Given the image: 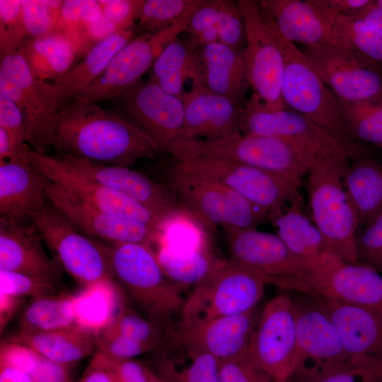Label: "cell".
I'll return each instance as SVG.
<instances>
[{"label": "cell", "mask_w": 382, "mask_h": 382, "mask_svg": "<svg viewBox=\"0 0 382 382\" xmlns=\"http://www.w3.org/2000/svg\"><path fill=\"white\" fill-rule=\"evenodd\" d=\"M51 146L93 162L130 168L162 151L143 130L99 103H71L59 114Z\"/></svg>", "instance_id": "cell-1"}, {"label": "cell", "mask_w": 382, "mask_h": 382, "mask_svg": "<svg viewBox=\"0 0 382 382\" xmlns=\"http://www.w3.org/2000/svg\"><path fill=\"white\" fill-rule=\"evenodd\" d=\"M174 160L221 158L279 175L299 187L316 165L289 143L272 137L241 132L217 139L180 138L168 149Z\"/></svg>", "instance_id": "cell-2"}, {"label": "cell", "mask_w": 382, "mask_h": 382, "mask_svg": "<svg viewBox=\"0 0 382 382\" xmlns=\"http://www.w3.org/2000/svg\"><path fill=\"white\" fill-rule=\"evenodd\" d=\"M106 248L119 286L147 319L167 328L172 318L181 312L185 299L163 272L151 244L110 243Z\"/></svg>", "instance_id": "cell-3"}, {"label": "cell", "mask_w": 382, "mask_h": 382, "mask_svg": "<svg viewBox=\"0 0 382 382\" xmlns=\"http://www.w3.org/2000/svg\"><path fill=\"white\" fill-rule=\"evenodd\" d=\"M279 37L284 59L282 96L286 108L307 117L342 142L354 159L364 156V149L345 128L339 99L304 52L295 43Z\"/></svg>", "instance_id": "cell-4"}, {"label": "cell", "mask_w": 382, "mask_h": 382, "mask_svg": "<svg viewBox=\"0 0 382 382\" xmlns=\"http://www.w3.org/2000/svg\"><path fill=\"white\" fill-rule=\"evenodd\" d=\"M350 160L328 161L306 175V189L313 223L345 262H358L359 220L345 190L343 176Z\"/></svg>", "instance_id": "cell-5"}, {"label": "cell", "mask_w": 382, "mask_h": 382, "mask_svg": "<svg viewBox=\"0 0 382 382\" xmlns=\"http://www.w3.org/2000/svg\"><path fill=\"white\" fill-rule=\"evenodd\" d=\"M171 174L214 180L238 192L267 214L279 213L301 200L299 188L270 172L221 158L198 157L174 160Z\"/></svg>", "instance_id": "cell-6"}, {"label": "cell", "mask_w": 382, "mask_h": 382, "mask_svg": "<svg viewBox=\"0 0 382 382\" xmlns=\"http://www.w3.org/2000/svg\"><path fill=\"white\" fill-rule=\"evenodd\" d=\"M268 283L274 281L231 261H224L195 286L185 299L180 322H202L248 312L255 308Z\"/></svg>", "instance_id": "cell-7"}, {"label": "cell", "mask_w": 382, "mask_h": 382, "mask_svg": "<svg viewBox=\"0 0 382 382\" xmlns=\"http://www.w3.org/2000/svg\"><path fill=\"white\" fill-rule=\"evenodd\" d=\"M31 220L54 259L81 286L118 285L106 245L79 231L50 202Z\"/></svg>", "instance_id": "cell-8"}, {"label": "cell", "mask_w": 382, "mask_h": 382, "mask_svg": "<svg viewBox=\"0 0 382 382\" xmlns=\"http://www.w3.org/2000/svg\"><path fill=\"white\" fill-rule=\"evenodd\" d=\"M240 130L245 134L282 139L316 166L331 161L354 159L342 142L311 120L289 108H267L254 93L244 108Z\"/></svg>", "instance_id": "cell-9"}, {"label": "cell", "mask_w": 382, "mask_h": 382, "mask_svg": "<svg viewBox=\"0 0 382 382\" xmlns=\"http://www.w3.org/2000/svg\"><path fill=\"white\" fill-rule=\"evenodd\" d=\"M236 2L245 26L242 54L250 88L267 108L286 109L282 96L284 59L277 30L260 1Z\"/></svg>", "instance_id": "cell-10"}, {"label": "cell", "mask_w": 382, "mask_h": 382, "mask_svg": "<svg viewBox=\"0 0 382 382\" xmlns=\"http://www.w3.org/2000/svg\"><path fill=\"white\" fill-rule=\"evenodd\" d=\"M0 93L12 100L22 112L32 149L45 153L46 148L51 146L61 110L51 83L37 79L16 52L1 57Z\"/></svg>", "instance_id": "cell-11"}, {"label": "cell", "mask_w": 382, "mask_h": 382, "mask_svg": "<svg viewBox=\"0 0 382 382\" xmlns=\"http://www.w3.org/2000/svg\"><path fill=\"white\" fill-rule=\"evenodd\" d=\"M193 12L165 29L137 35L114 55L100 76L72 103H99L117 98L137 84L163 48L185 33Z\"/></svg>", "instance_id": "cell-12"}, {"label": "cell", "mask_w": 382, "mask_h": 382, "mask_svg": "<svg viewBox=\"0 0 382 382\" xmlns=\"http://www.w3.org/2000/svg\"><path fill=\"white\" fill-rule=\"evenodd\" d=\"M175 195L204 226L252 229L267 214L238 192L220 183L171 174Z\"/></svg>", "instance_id": "cell-13"}, {"label": "cell", "mask_w": 382, "mask_h": 382, "mask_svg": "<svg viewBox=\"0 0 382 382\" xmlns=\"http://www.w3.org/2000/svg\"><path fill=\"white\" fill-rule=\"evenodd\" d=\"M224 230L230 261L272 279L277 285L310 292L308 282L313 275L311 270L277 234L255 228Z\"/></svg>", "instance_id": "cell-14"}, {"label": "cell", "mask_w": 382, "mask_h": 382, "mask_svg": "<svg viewBox=\"0 0 382 382\" xmlns=\"http://www.w3.org/2000/svg\"><path fill=\"white\" fill-rule=\"evenodd\" d=\"M248 354L274 379L287 380L297 358V322L294 301L286 294L273 298L260 314Z\"/></svg>", "instance_id": "cell-15"}, {"label": "cell", "mask_w": 382, "mask_h": 382, "mask_svg": "<svg viewBox=\"0 0 382 382\" xmlns=\"http://www.w3.org/2000/svg\"><path fill=\"white\" fill-rule=\"evenodd\" d=\"M295 308L297 358L288 382H315L352 361L335 325L317 302L295 304Z\"/></svg>", "instance_id": "cell-16"}, {"label": "cell", "mask_w": 382, "mask_h": 382, "mask_svg": "<svg viewBox=\"0 0 382 382\" xmlns=\"http://www.w3.org/2000/svg\"><path fill=\"white\" fill-rule=\"evenodd\" d=\"M303 52L340 101L382 100V66L330 43L306 47Z\"/></svg>", "instance_id": "cell-17"}, {"label": "cell", "mask_w": 382, "mask_h": 382, "mask_svg": "<svg viewBox=\"0 0 382 382\" xmlns=\"http://www.w3.org/2000/svg\"><path fill=\"white\" fill-rule=\"evenodd\" d=\"M40 178L50 204L75 228L89 238L110 243L151 244L161 241V230L141 221L105 212L80 200L42 175Z\"/></svg>", "instance_id": "cell-18"}, {"label": "cell", "mask_w": 382, "mask_h": 382, "mask_svg": "<svg viewBox=\"0 0 382 382\" xmlns=\"http://www.w3.org/2000/svg\"><path fill=\"white\" fill-rule=\"evenodd\" d=\"M56 156L80 173L146 207L163 231L173 219L190 214L164 185L131 168L99 163L64 153Z\"/></svg>", "instance_id": "cell-19"}, {"label": "cell", "mask_w": 382, "mask_h": 382, "mask_svg": "<svg viewBox=\"0 0 382 382\" xmlns=\"http://www.w3.org/2000/svg\"><path fill=\"white\" fill-rule=\"evenodd\" d=\"M25 155L40 175L80 200L105 212L141 221L163 231L160 223L146 207L80 173L57 156L31 149Z\"/></svg>", "instance_id": "cell-20"}, {"label": "cell", "mask_w": 382, "mask_h": 382, "mask_svg": "<svg viewBox=\"0 0 382 382\" xmlns=\"http://www.w3.org/2000/svg\"><path fill=\"white\" fill-rule=\"evenodd\" d=\"M118 98L128 120L146 133L162 151L182 138V98L166 92L150 79L139 82Z\"/></svg>", "instance_id": "cell-21"}, {"label": "cell", "mask_w": 382, "mask_h": 382, "mask_svg": "<svg viewBox=\"0 0 382 382\" xmlns=\"http://www.w3.org/2000/svg\"><path fill=\"white\" fill-rule=\"evenodd\" d=\"M260 315L243 313L196 322H179L176 339L188 353H207L219 361L245 353Z\"/></svg>", "instance_id": "cell-22"}, {"label": "cell", "mask_w": 382, "mask_h": 382, "mask_svg": "<svg viewBox=\"0 0 382 382\" xmlns=\"http://www.w3.org/2000/svg\"><path fill=\"white\" fill-rule=\"evenodd\" d=\"M32 220L0 217V270L21 273L57 284L62 269L50 258Z\"/></svg>", "instance_id": "cell-23"}, {"label": "cell", "mask_w": 382, "mask_h": 382, "mask_svg": "<svg viewBox=\"0 0 382 382\" xmlns=\"http://www.w3.org/2000/svg\"><path fill=\"white\" fill-rule=\"evenodd\" d=\"M313 296L354 305L382 319V274L361 262H343L308 281Z\"/></svg>", "instance_id": "cell-24"}, {"label": "cell", "mask_w": 382, "mask_h": 382, "mask_svg": "<svg viewBox=\"0 0 382 382\" xmlns=\"http://www.w3.org/2000/svg\"><path fill=\"white\" fill-rule=\"evenodd\" d=\"M196 64L192 84L245 106L250 85L242 50L221 42L200 46L195 50Z\"/></svg>", "instance_id": "cell-25"}, {"label": "cell", "mask_w": 382, "mask_h": 382, "mask_svg": "<svg viewBox=\"0 0 382 382\" xmlns=\"http://www.w3.org/2000/svg\"><path fill=\"white\" fill-rule=\"evenodd\" d=\"M184 128L182 138L217 139L241 132L244 106L192 84L182 96Z\"/></svg>", "instance_id": "cell-26"}, {"label": "cell", "mask_w": 382, "mask_h": 382, "mask_svg": "<svg viewBox=\"0 0 382 382\" xmlns=\"http://www.w3.org/2000/svg\"><path fill=\"white\" fill-rule=\"evenodd\" d=\"M260 2L283 39L299 42L306 47L329 42L337 16L328 11L320 0H261Z\"/></svg>", "instance_id": "cell-27"}, {"label": "cell", "mask_w": 382, "mask_h": 382, "mask_svg": "<svg viewBox=\"0 0 382 382\" xmlns=\"http://www.w3.org/2000/svg\"><path fill=\"white\" fill-rule=\"evenodd\" d=\"M301 202L302 199L292 202L270 219L277 230V234L290 251L311 270L313 276L345 262L303 212Z\"/></svg>", "instance_id": "cell-28"}, {"label": "cell", "mask_w": 382, "mask_h": 382, "mask_svg": "<svg viewBox=\"0 0 382 382\" xmlns=\"http://www.w3.org/2000/svg\"><path fill=\"white\" fill-rule=\"evenodd\" d=\"M351 360L382 361V319L362 308L316 297Z\"/></svg>", "instance_id": "cell-29"}, {"label": "cell", "mask_w": 382, "mask_h": 382, "mask_svg": "<svg viewBox=\"0 0 382 382\" xmlns=\"http://www.w3.org/2000/svg\"><path fill=\"white\" fill-rule=\"evenodd\" d=\"M40 175L28 159L0 162V217H32L48 204Z\"/></svg>", "instance_id": "cell-30"}, {"label": "cell", "mask_w": 382, "mask_h": 382, "mask_svg": "<svg viewBox=\"0 0 382 382\" xmlns=\"http://www.w3.org/2000/svg\"><path fill=\"white\" fill-rule=\"evenodd\" d=\"M135 37V29L107 37L94 45L67 73L52 82L60 109L77 99L100 76L114 55Z\"/></svg>", "instance_id": "cell-31"}, {"label": "cell", "mask_w": 382, "mask_h": 382, "mask_svg": "<svg viewBox=\"0 0 382 382\" xmlns=\"http://www.w3.org/2000/svg\"><path fill=\"white\" fill-rule=\"evenodd\" d=\"M26 345L45 357L69 366L96 348L95 333L78 325L47 331H18L6 340Z\"/></svg>", "instance_id": "cell-32"}, {"label": "cell", "mask_w": 382, "mask_h": 382, "mask_svg": "<svg viewBox=\"0 0 382 382\" xmlns=\"http://www.w3.org/2000/svg\"><path fill=\"white\" fill-rule=\"evenodd\" d=\"M18 52L37 79L50 83L67 73L78 56L73 43L59 33L26 37Z\"/></svg>", "instance_id": "cell-33"}, {"label": "cell", "mask_w": 382, "mask_h": 382, "mask_svg": "<svg viewBox=\"0 0 382 382\" xmlns=\"http://www.w3.org/2000/svg\"><path fill=\"white\" fill-rule=\"evenodd\" d=\"M343 183L359 225L382 212V164L365 156L355 158L348 164Z\"/></svg>", "instance_id": "cell-34"}, {"label": "cell", "mask_w": 382, "mask_h": 382, "mask_svg": "<svg viewBox=\"0 0 382 382\" xmlns=\"http://www.w3.org/2000/svg\"><path fill=\"white\" fill-rule=\"evenodd\" d=\"M75 296L65 293L32 298L18 316L20 331H47L76 325L74 317Z\"/></svg>", "instance_id": "cell-35"}, {"label": "cell", "mask_w": 382, "mask_h": 382, "mask_svg": "<svg viewBox=\"0 0 382 382\" xmlns=\"http://www.w3.org/2000/svg\"><path fill=\"white\" fill-rule=\"evenodd\" d=\"M196 49L178 37L166 45L156 59L150 80L166 92L182 98L183 84L192 79L195 71Z\"/></svg>", "instance_id": "cell-36"}, {"label": "cell", "mask_w": 382, "mask_h": 382, "mask_svg": "<svg viewBox=\"0 0 382 382\" xmlns=\"http://www.w3.org/2000/svg\"><path fill=\"white\" fill-rule=\"evenodd\" d=\"M156 253L168 279L181 286L197 285L224 262L208 245L186 254H175L161 245Z\"/></svg>", "instance_id": "cell-37"}, {"label": "cell", "mask_w": 382, "mask_h": 382, "mask_svg": "<svg viewBox=\"0 0 382 382\" xmlns=\"http://www.w3.org/2000/svg\"><path fill=\"white\" fill-rule=\"evenodd\" d=\"M328 43L382 66V35L357 18L337 16Z\"/></svg>", "instance_id": "cell-38"}, {"label": "cell", "mask_w": 382, "mask_h": 382, "mask_svg": "<svg viewBox=\"0 0 382 382\" xmlns=\"http://www.w3.org/2000/svg\"><path fill=\"white\" fill-rule=\"evenodd\" d=\"M118 286L96 285L76 295L74 308L76 325L94 333L107 325L116 314Z\"/></svg>", "instance_id": "cell-39"}, {"label": "cell", "mask_w": 382, "mask_h": 382, "mask_svg": "<svg viewBox=\"0 0 382 382\" xmlns=\"http://www.w3.org/2000/svg\"><path fill=\"white\" fill-rule=\"evenodd\" d=\"M340 103L349 135L382 148V100Z\"/></svg>", "instance_id": "cell-40"}, {"label": "cell", "mask_w": 382, "mask_h": 382, "mask_svg": "<svg viewBox=\"0 0 382 382\" xmlns=\"http://www.w3.org/2000/svg\"><path fill=\"white\" fill-rule=\"evenodd\" d=\"M202 0H144L136 36L165 29L194 11Z\"/></svg>", "instance_id": "cell-41"}, {"label": "cell", "mask_w": 382, "mask_h": 382, "mask_svg": "<svg viewBox=\"0 0 382 382\" xmlns=\"http://www.w3.org/2000/svg\"><path fill=\"white\" fill-rule=\"evenodd\" d=\"M103 328L144 343L151 348L156 347L162 337L161 327L139 316L125 306H122L112 320Z\"/></svg>", "instance_id": "cell-42"}, {"label": "cell", "mask_w": 382, "mask_h": 382, "mask_svg": "<svg viewBox=\"0 0 382 382\" xmlns=\"http://www.w3.org/2000/svg\"><path fill=\"white\" fill-rule=\"evenodd\" d=\"M63 1L22 0V18L26 37L55 33Z\"/></svg>", "instance_id": "cell-43"}, {"label": "cell", "mask_w": 382, "mask_h": 382, "mask_svg": "<svg viewBox=\"0 0 382 382\" xmlns=\"http://www.w3.org/2000/svg\"><path fill=\"white\" fill-rule=\"evenodd\" d=\"M220 0H202L192 13L185 33V41L194 49L219 42L218 11Z\"/></svg>", "instance_id": "cell-44"}, {"label": "cell", "mask_w": 382, "mask_h": 382, "mask_svg": "<svg viewBox=\"0 0 382 382\" xmlns=\"http://www.w3.org/2000/svg\"><path fill=\"white\" fill-rule=\"evenodd\" d=\"M26 38L22 18L21 1H0L1 57L18 52Z\"/></svg>", "instance_id": "cell-45"}, {"label": "cell", "mask_w": 382, "mask_h": 382, "mask_svg": "<svg viewBox=\"0 0 382 382\" xmlns=\"http://www.w3.org/2000/svg\"><path fill=\"white\" fill-rule=\"evenodd\" d=\"M57 284L45 279L0 270L1 294L32 299L57 293Z\"/></svg>", "instance_id": "cell-46"}, {"label": "cell", "mask_w": 382, "mask_h": 382, "mask_svg": "<svg viewBox=\"0 0 382 382\" xmlns=\"http://www.w3.org/2000/svg\"><path fill=\"white\" fill-rule=\"evenodd\" d=\"M217 26L219 42L243 50L246 41V31L236 1L220 0Z\"/></svg>", "instance_id": "cell-47"}, {"label": "cell", "mask_w": 382, "mask_h": 382, "mask_svg": "<svg viewBox=\"0 0 382 382\" xmlns=\"http://www.w3.org/2000/svg\"><path fill=\"white\" fill-rule=\"evenodd\" d=\"M358 261L382 274V212L357 231Z\"/></svg>", "instance_id": "cell-48"}, {"label": "cell", "mask_w": 382, "mask_h": 382, "mask_svg": "<svg viewBox=\"0 0 382 382\" xmlns=\"http://www.w3.org/2000/svg\"><path fill=\"white\" fill-rule=\"evenodd\" d=\"M0 127L9 135L13 146L22 159H26L30 149L24 117L18 105L10 98L0 93Z\"/></svg>", "instance_id": "cell-49"}, {"label": "cell", "mask_w": 382, "mask_h": 382, "mask_svg": "<svg viewBox=\"0 0 382 382\" xmlns=\"http://www.w3.org/2000/svg\"><path fill=\"white\" fill-rule=\"evenodd\" d=\"M272 379L253 363L248 351L219 361V382H270Z\"/></svg>", "instance_id": "cell-50"}, {"label": "cell", "mask_w": 382, "mask_h": 382, "mask_svg": "<svg viewBox=\"0 0 382 382\" xmlns=\"http://www.w3.org/2000/svg\"><path fill=\"white\" fill-rule=\"evenodd\" d=\"M190 364L180 371L171 370L169 376H162L171 382H219V361L204 352L190 355Z\"/></svg>", "instance_id": "cell-51"}, {"label": "cell", "mask_w": 382, "mask_h": 382, "mask_svg": "<svg viewBox=\"0 0 382 382\" xmlns=\"http://www.w3.org/2000/svg\"><path fill=\"white\" fill-rule=\"evenodd\" d=\"M315 382H382V361L352 360Z\"/></svg>", "instance_id": "cell-52"}, {"label": "cell", "mask_w": 382, "mask_h": 382, "mask_svg": "<svg viewBox=\"0 0 382 382\" xmlns=\"http://www.w3.org/2000/svg\"><path fill=\"white\" fill-rule=\"evenodd\" d=\"M95 335L98 351L114 358L133 359L152 349L149 345L105 328L95 332Z\"/></svg>", "instance_id": "cell-53"}, {"label": "cell", "mask_w": 382, "mask_h": 382, "mask_svg": "<svg viewBox=\"0 0 382 382\" xmlns=\"http://www.w3.org/2000/svg\"><path fill=\"white\" fill-rule=\"evenodd\" d=\"M144 0L99 1L102 14L118 31L135 29Z\"/></svg>", "instance_id": "cell-54"}, {"label": "cell", "mask_w": 382, "mask_h": 382, "mask_svg": "<svg viewBox=\"0 0 382 382\" xmlns=\"http://www.w3.org/2000/svg\"><path fill=\"white\" fill-rule=\"evenodd\" d=\"M40 357L34 349L20 343L4 341L1 345L0 363L17 368L30 376Z\"/></svg>", "instance_id": "cell-55"}, {"label": "cell", "mask_w": 382, "mask_h": 382, "mask_svg": "<svg viewBox=\"0 0 382 382\" xmlns=\"http://www.w3.org/2000/svg\"><path fill=\"white\" fill-rule=\"evenodd\" d=\"M115 382H148L151 369L133 359L108 356Z\"/></svg>", "instance_id": "cell-56"}, {"label": "cell", "mask_w": 382, "mask_h": 382, "mask_svg": "<svg viewBox=\"0 0 382 382\" xmlns=\"http://www.w3.org/2000/svg\"><path fill=\"white\" fill-rule=\"evenodd\" d=\"M30 376L34 382H73L68 366L54 362L42 355Z\"/></svg>", "instance_id": "cell-57"}, {"label": "cell", "mask_w": 382, "mask_h": 382, "mask_svg": "<svg viewBox=\"0 0 382 382\" xmlns=\"http://www.w3.org/2000/svg\"><path fill=\"white\" fill-rule=\"evenodd\" d=\"M372 0H320L321 4L335 16H352L369 5Z\"/></svg>", "instance_id": "cell-58"}, {"label": "cell", "mask_w": 382, "mask_h": 382, "mask_svg": "<svg viewBox=\"0 0 382 382\" xmlns=\"http://www.w3.org/2000/svg\"><path fill=\"white\" fill-rule=\"evenodd\" d=\"M357 18L382 35V8L374 3V0L364 8L350 16Z\"/></svg>", "instance_id": "cell-59"}, {"label": "cell", "mask_w": 382, "mask_h": 382, "mask_svg": "<svg viewBox=\"0 0 382 382\" xmlns=\"http://www.w3.org/2000/svg\"><path fill=\"white\" fill-rule=\"evenodd\" d=\"M23 298L15 297L1 294V330L4 328L7 322L23 301Z\"/></svg>", "instance_id": "cell-60"}, {"label": "cell", "mask_w": 382, "mask_h": 382, "mask_svg": "<svg viewBox=\"0 0 382 382\" xmlns=\"http://www.w3.org/2000/svg\"><path fill=\"white\" fill-rule=\"evenodd\" d=\"M0 382H34L30 375L13 366L0 363Z\"/></svg>", "instance_id": "cell-61"}, {"label": "cell", "mask_w": 382, "mask_h": 382, "mask_svg": "<svg viewBox=\"0 0 382 382\" xmlns=\"http://www.w3.org/2000/svg\"><path fill=\"white\" fill-rule=\"evenodd\" d=\"M148 382H166V381L163 377L156 374L151 369L149 374Z\"/></svg>", "instance_id": "cell-62"}, {"label": "cell", "mask_w": 382, "mask_h": 382, "mask_svg": "<svg viewBox=\"0 0 382 382\" xmlns=\"http://www.w3.org/2000/svg\"><path fill=\"white\" fill-rule=\"evenodd\" d=\"M270 382H288V381L284 379H272Z\"/></svg>", "instance_id": "cell-63"}, {"label": "cell", "mask_w": 382, "mask_h": 382, "mask_svg": "<svg viewBox=\"0 0 382 382\" xmlns=\"http://www.w3.org/2000/svg\"><path fill=\"white\" fill-rule=\"evenodd\" d=\"M165 379H166V378H165ZM166 382H171V381H168V380H167V379H166Z\"/></svg>", "instance_id": "cell-64"}]
</instances>
